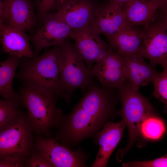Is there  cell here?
<instances>
[{"mask_svg": "<svg viewBox=\"0 0 167 167\" xmlns=\"http://www.w3.org/2000/svg\"><path fill=\"white\" fill-rule=\"evenodd\" d=\"M122 10L127 25L144 28L162 11L148 0H130L124 6Z\"/></svg>", "mask_w": 167, "mask_h": 167, "instance_id": "d6986e66", "label": "cell"}, {"mask_svg": "<svg viewBox=\"0 0 167 167\" xmlns=\"http://www.w3.org/2000/svg\"><path fill=\"white\" fill-rule=\"evenodd\" d=\"M148 60L153 66L167 67V11H161L144 28L142 42L137 53Z\"/></svg>", "mask_w": 167, "mask_h": 167, "instance_id": "8992f818", "label": "cell"}, {"mask_svg": "<svg viewBox=\"0 0 167 167\" xmlns=\"http://www.w3.org/2000/svg\"><path fill=\"white\" fill-rule=\"evenodd\" d=\"M3 50L10 55L32 58L34 56L25 31L3 24L0 29Z\"/></svg>", "mask_w": 167, "mask_h": 167, "instance_id": "e0dca14e", "label": "cell"}, {"mask_svg": "<svg viewBox=\"0 0 167 167\" xmlns=\"http://www.w3.org/2000/svg\"><path fill=\"white\" fill-rule=\"evenodd\" d=\"M121 55L127 79L134 90H139L140 86H147L159 73L137 53Z\"/></svg>", "mask_w": 167, "mask_h": 167, "instance_id": "2e32d148", "label": "cell"}, {"mask_svg": "<svg viewBox=\"0 0 167 167\" xmlns=\"http://www.w3.org/2000/svg\"><path fill=\"white\" fill-rule=\"evenodd\" d=\"M19 104L0 99V131L17 122L24 114Z\"/></svg>", "mask_w": 167, "mask_h": 167, "instance_id": "44dd1931", "label": "cell"}, {"mask_svg": "<svg viewBox=\"0 0 167 167\" xmlns=\"http://www.w3.org/2000/svg\"><path fill=\"white\" fill-rule=\"evenodd\" d=\"M59 46V84L63 98L69 104L75 90L80 89L83 94L94 81L93 76L74 44L66 39Z\"/></svg>", "mask_w": 167, "mask_h": 167, "instance_id": "277c9868", "label": "cell"}, {"mask_svg": "<svg viewBox=\"0 0 167 167\" xmlns=\"http://www.w3.org/2000/svg\"><path fill=\"white\" fill-rule=\"evenodd\" d=\"M67 0H57L56 5L59 6V7L64 2Z\"/></svg>", "mask_w": 167, "mask_h": 167, "instance_id": "4dcf8cb0", "label": "cell"}, {"mask_svg": "<svg viewBox=\"0 0 167 167\" xmlns=\"http://www.w3.org/2000/svg\"><path fill=\"white\" fill-rule=\"evenodd\" d=\"M25 167H52L47 160L34 148H32L30 156L25 160Z\"/></svg>", "mask_w": 167, "mask_h": 167, "instance_id": "cb8c5ba5", "label": "cell"}, {"mask_svg": "<svg viewBox=\"0 0 167 167\" xmlns=\"http://www.w3.org/2000/svg\"><path fill=\"white\" fill-rule=\"evenodd\" d=\"M152 81L154 90L152 95L167 105V67L164 68L161 73H159Z\"/></svg>", "mask_w": 167, "mask_h": 167, "instance_id": "603a6c76", "label": "cell"}, {"mask_svg": "<svg viewBox=\"0 0 167 167\" xmlns=\"http://www.w3.org/2000/svg\"><path fill=\"white\" fill-rule=\"evenodd\" d=\"M21 61V58L10 55L6 60L0 62V95L4 99L19 104V96L14 90L12 82Z\"/></svg>", "mask_w": 167, "mask_h": 167, "instance_id": "ffe728a7", "label": "cell"}, {"mask_svg": "<svg viewBox=\"0 0 167 167\" xmlns=\"http://www.w3.org/2000/svg\"><path fill=\"white\" fill-rule=\"evenodd\" d=\"M98 7L89 0H67L56 13L71 29H75L90 25Z\"/></svg>", "mask_w": 167, "mask_h": 167, "instance_id": "7c38bea8", "label": "cell"}, {"mask_svg": "<svg viewBox=\"0 0 167 167\" xmlns=\"http://www.w3.org/2000/svg\"><path fill=\"white\" fill-rule=\"evenodd\" d=\"M18 93L20 103L27 110L33 134L51 137V130L56 128L64 115L57 107L58 97L40 93L23 84Z\"/></svg>", "mask_w": 167, "mask_h": 167, "instance_id": "3957f363", "label": "cell"}, {"mask_svg": "<svg viewBox=\"0 0 167 167\" xmlns=\"http://www.w3.org/2000/svg\"><path fill=\"white\" fill-rule=\"evenodd\" d=\"M57 0H42L38 4V16L42 20L49 11L56 5Z\"/></svg>", "mask_w": 167, "mask_h": 167, "instance_id": "4316f807", "label": "cell"}, {"mask_svg": "<svg viewBox=\"0 0 167 167\" xmlns=\"http://www.w3.org/2000/svg\"><path fill=\"white\" fill-rule=\"evenodd\" d=\"M90 72L102 86L118 88L127 80L122 57L110 48L95 63Z\"/></svg>", "mask_w": 167, "mask_h": 167, "instance_id": "30bf717a", "label": "cell"}, {"mask_svg": "<svg viewBox=\"0 0 167 167\" xmlns=\"http://www.w3.org/2000/svg\"><path fill=\"white\" fill-rule=\"evenodd\" d=\"M116 89L94 81L71 113L64 114L55 128V138L69 148L94 137L115 112L119 100Z\"/></svg>", "mask_w": 167, "mask_h": 167, "instance_id": "6da1fadb", "label": "cell"}, {"mask_svg": "<svg viewBox=\"0 0 167 167\" xmlns=\"http://www.w3.org/2000/svg\"><path fill=\"white\" fill-rule=\"evenodd\" d=\"M26 159L16 156L0 157V167H25Z\"/></svg>", "mask_w": 167, "mask_h": 167, "instance_id": "484cf974", "label": "cell"}, {"mask_svg": "<svg viewBox=\"0 0 167 167\" xmlns=\"http://www.w3.org/2000/svg\"><path fill=\"white\" fill-rule=\"evenodd\" d=\"M61 53L60 47L56 46L40 56L26 58L15 77L38 92L63 98L59 84Z\"/></svg>", "mask_w": 167, "mask_h": 167, "instance_id": "7a4b0ae2", "label": "cell"}, {"mask_svg": "<svg viewBox=\"0 0 167 167\" xmlns=\"http://www.w3.org/2000/svg\"><path fill=\"white\" fill-rule=\"evenodd\" d=\"M36 0V2H37V4H38L40 2L39 0Z\"/></svg>", "mask_w": 167, "mask_h": 167, "instance_id": "1f68e13d", "label": "cell"}, {"mask_svg": "<svg viewBox=\"0 0 167 167\" xmlns=\"http://www.w3.org/2000/svg\"><path fill=\"white\" fill-rule=\"evenodd\" d=\"M127 25L114 35L106 38L109 47L121 55L137 53L142 43L144 28Z\"/></svg>", "mask_w": 167, "mask_h": 167, "instance_id": "ac0fdd59", "label": "cell"}, {"mask_svg": "<svg viewBox=\"0 0 167 167\" xmlns=\"http://www.w3.org/2000/svg\"><path fill=\"white\" fill-rule=\"evenodd\" d=\"M42 20V26L32 38L34 48L33 57L37 56L43 48L59 46L68 37L71 30L56 13H49Z\"/></svg>", "mask_w": 167, "mask_h": 167, "instance_id": "8fae6325", "label": "cell"}, {"mask_svg": "<svg viewBox=\"0 0 167 167\" xmlns=\"http://www.w3.org/2000/svg\"><path fill=\"white\" fill-rule=\"evenodd\" d=\"M3 24L24 31L31 29L36 18L30 0H2Z\"/></svg>", "mask_w": 167, "mask_h": 167, "instance_id": "4fadbf2b", "label": "cell"}, {"mask_svg": "<svg viewBox=\"0 0 167 167\" xmlns=\"http://www.w3.org/2000/svg\"><path fill=\"white\" fill-rule=\"evenodd\" d=\"M101 33L91 24L83 28L71 29L68 37L74 44L88 68L94 65L110 47L101 39Z\"/></svg>", "mask_w": 167, "mask_h": 167, "instance_id": "9c48e42d", "label": "cell"}, {"mask_svg": "<svg viewBox=\"0 0 167 167\" xmlns=\"http://www.w3.org/2000/svg\"><path fill=\"white\" fill-rule=\"evenodd\" d=\"M117 89L118 99L122 104L119 113L125 123L129 135L128 143L122 151L123 155L140 134V127L143 122L148 116L155 114V111L148 99L139 90H134L127 80Z\"/></svg>", "mask_w": 167, "mask_h": 167, "instance_id": "5b68a950", "label": "cell"}, {"mask_svg": "<svg viewBox=\"0 0 167 167\" xmlns=\"http://www.w3.org/2000/svg\"><path fill=\"white\" fill-rule=\"evenodd\" d=\"M126 126L122 120L117 123L107 122L101 131L94 136L95 142L99 144V149L92 167L107 166L110 156L122 137Z\"/></svg>", "mask_w": 167, "mask_h": 167, "instance_id": "5bb4252c", "label": "cell"}, {"mask_svg": "<svg viewBox=\"0 0 167 167\" xmlns=\"http://www.w3.org/2000/svg\"><path fill=\"white\" fill-rule=\"evenodd\" d=\"M3 24V2L2 0H0V29Z\"/></svg>", "mask_w": 167, "mask_h": 167, "instance_id": "f546056e", "label": "cell"}, {"mask_svg": "<svg viewBox=\"0 0 167 167\" xmlns=\"http://www.w3.org/2000/svg\"><path fill=\"white\" fill-rule=\"evenodd\" d=\"M159 10L167 11V0H148Z\"/></svg>", "mask_w": 167, "mask_h": 167, "instance_id": "83f0119b", "label": "cell"}, {"mask_svg": "<svg viewBox=\"0 0 167 167\" xmlns=\"http://www.w3.org/2000/svg\"><path fill=\"white\" fill-rule=\"evenodd\" d=\"M33 146L52 167H87L88 154L79 148L72 151L52 136L35 135Z\"/></svg>", "mask_w": 167, "mask_h": 167, "instance_id": "ba28073f", "label": "cell"}, {"mask_svg": "<svg viewBox=\"0 0 167 167\" xmlns=\"http://www.w3.org/2000/svg\"><path fill=\"white\" fill-rule=\"evenodd\" d=\"M123 167H166L167 155L156 159L149 161H139L129 162L123 163Z\"/></svg>", "mask_w": 167, "mask_h": 167, "instance_id": "d4e9b609", "label": "cell"}, {"mask_svg": "<svg viewBox=\"0 0 167 167\" xmlns=\"http://www.w3.org/2000/svg\"><path fill=\"white\" fill-rule=\"evenodd\" d=\"M130 0H109V2L122 9L124 6Z\"/></svg>", "mask_w": 167, "mask_h": 167, "instance_id": "f1b7e54d", "label": "cell"}, {"mask_svg": "<svg viewBox=\"0 0 167 167\" xmlns=\"http://www.w3.org/2000/svg\"><path fill=\"white\" fill-rule=\"evenodd\" d=\"M91 25L106 38L127 25L122 9L109 2L98 6Z\"/></svg>", "mask_w": 167, "mask_h": 167, "instance_id": "9a60e30c", "label": "cell"}, {"mask_svg": "<svg viewBox=\"0 0 167 167\" xmlns=\"http://www.w3.org/2000/svg\"><path fill=\"white\" fill-rule=\"evenodd\" d=\"M34 142L31 125L24 114L17 122L0 131V157L16 156L26 159L30 154Z\"/></svg>", "mask_w": 167, "mask_h": 167, "instance_id": "52a82bcc", "label": "cell"}, {"mask_svg": "<svg viewBox=\"0 0 167 167\" xmlns=\"http://www.w3.org/2000/svg\"><path fill=\"white\" fill-rule=\"evenodd\" d=\"M165 130L163 121L154 114L148 116L143 122L140 126L139 134L146 139L156 140L161 137Z\"/></svg>", "mask_w": 167, "mask_h": 167, "instance_id": "7402d4cb", "label": "cell"}]
</instances>
